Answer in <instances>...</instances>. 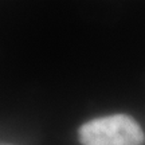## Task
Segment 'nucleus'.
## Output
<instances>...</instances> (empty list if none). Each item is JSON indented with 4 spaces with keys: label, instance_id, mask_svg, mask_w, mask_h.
Here are the masks:
<instances>
[{
    "label": "nucleus",
    "instance_id": "1",
    "mask_svg": "<svg viewBox=\"0 0 145 145\" xmlns=\"http://www.w3.org/2000/svg\"><path fill=\"white\" fill-rule=\"evenodd\" d=\"M82 145H142L140 124L128 114H112L88 121L78 130Z\"/></svg>",
    "mask_w": 145,
    "mask_h": 145
},
{
    "label": "nucleus",
    "instance_id": "2",
    "mask_svg": "<svg viewBox=\"0 0 145 145\" xmlns=\"http://www.w3.org/2000/svg\"><path fill=\"white\" fill-rule=\"evenodd\" d=\"M4 145H5V144H4Z\"/></svg>",
    "mask_w": 145,
    "mask_h": 145
}]
</instances>
